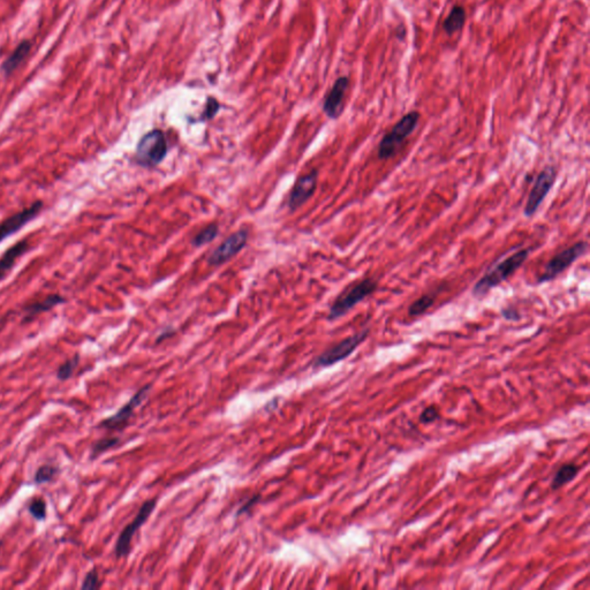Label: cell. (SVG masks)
Listing matches in <instances>:
<instances>
[{"mask_svg":"<svg viewBox=\"0 0 590 590\" xmlns=\"http://www.w3.org/2000/svg\"><path fill=\"white\" fill-rule=\"evenodd\" d=\"M442 288H443V286L438 287L437 290H435V292L423 294L419 299H416L414 302H412L411 306L408 307V315L412 317H418L423 315L435 304L436 297H437L438 293H440Z\"/></svg>","mask_w":590,"mask_h":590,"instance_id":"ac0fdd59","label":"cell"},{"mask_svg":"<svg viewBox=\"0 0 590 590\" xmlns=\"http://www.w3.org/2000/svg\"><path fill=\"white\" fill-rule=\"evenodd\" d=\"M247 241V230L235 232L212 251L208 258V263L210 265H224L225 262L230 261L232 258H234L235 255L240 253L245 248Z\"/></svg>","mask_w":590,"mask_h":590,"instance_id":"8fae6325","label":"cell"},{"mask_svg":"<svg viewBox=\"0 0 590 590\" xmlns=\"http://www.w3.org/2000/svg\"><path fill=\"white\" fill-rule=\"evenodd\" d=\"M30 50H31V42L28 39H24L17 46V49L14 50L13 53L10 55L8 58L3 62L1 69L6 76H10L15 69L21 65V62L29 55Z\"/></svg>","mask_w":590,"mask_h":590,"instance_id":"9a60e30c","label":"cell"},{"mask_svg":"<svg viewBox=\"0 0 590 590\" xmlns=\"http://www.w3.org/2000/svg\"><path fill=\"white\" fill-rule=\"evenodd\" d=\"M502 316L507 321H519L521 318V315L514 308H505V309H503Z\"/></svg>","mask_w":590,"mask_h":590,"instance_id":"f1b7e54d","label":"cell"},{"mask_svg":"<svg viewBox=\"0 0 590 590\" xmlns=\"http://www.w3.org/2000/svg\"><path fill=\"white\" fill-rule=\"evenodd\" d=\"M64 302H65V299L58 295V294L49 295L45 299H43V300L37 301V302H34V304L27 306L23 309V311H24V320L27 321L34 318L36 315L49 311V310L52 309L55 307L64 304Z\"/></svg>","mask_w":590,"mask_h":590,"instance_id":"2e32d148","label":"cell"},{"mask_svg":"<svg viewBox=\"0 0 590 590\" xmlns=\"http://www.w3.org/2000/svg\"><path fill=\"white\" fill-rule=\"evenodd\" d=\"M349 87V78L340 76L337 78L332 89L326 95L323 103V111L330 119H338L344 110V99Z\"/></svg>","mask_w":590,"mask_h":590,"instance_id":"4fadbf2b","label":"cell"},{"mask_svg":"<svg viewBox=\"0 0 590 590\" xmlns=\"http://www.w3.org/2000/svg\"><path fill=\"white\" fill-rule=\"evenodd\" d=\"M43 206L44 204L42 201H36L31 206H27L26 209L15 212L6 219H3V222L0 223V242H3L10 235L15 234L28 223L33 222L34 219L37 218V216L42 211Z\"/></svg>","mask_w":590,"mask_h":590,"instance_id":"30bf717a","label":"cell"},{"mask_svg":"<svg viewBox=\"0 0 590 590\" xmlns=\"http://www.w3.org/2000/svg\"><path fill=\"white\" fill-rule=\"evenodd\" d=\"M579 470H580V467L577 466L575 463H566L564 466H561L552 479V490H558L561 486H566L568 483L572 482L579 474Z\"/></svg>","mask_w":590,"mask_h":590,"instance_id":"d6986e66","label":"cell"},{"mask_svg":"<svg viewBox=\"0 0 590 590\" xmlns=\"http://www.w3.org/2000/svg\"><path fill=\"white\" fill-rule=\"evenodd\" d=\"M28 249L29 242L21 240L3 253V256L0 258V281L6 277L7 274L13 269L17 258H21Z\"/></svg>","mask_w":590,"mask_h":590,"instance_id":"5bb4252c","label":"cell"},{"mask_svg":"<svg viewBox=\"0 0 590 590\" xmlns=\"http://www.w3.org/2000/svg\"><path fill=\"white\" fill-rule=\"evenodd\" d=\"M167 141L163 132L153 129L141 137L135 153V162L143 167H155L167 155Z\"/></svg>","mask_w":590,"mask_h":590,"instance_id":"277c9868","label":"cell"},{"mask_svg":"<svg viewBox=\"0 0 590 590\" xmlns=\"http://www.w3.org/2000/svg\"><path fill=\"white\" fill-rule=\"evenodd\" d=\"M317 176H318V172L314 170L306 176L299 178L297 183L294 185L293 190L290 192L288 202H287V206L290 212L299 209L308 199H311V196L316 192Z\"/></svg>","mask_w":590,"mask_h":590,"instance_id":"7c38bea8","label":"cell"},{"mask_svg":"<svg viewBox=\"0 0 590 590\" xmlns=\"http://www.w3.org/2000/svg\"><path fill=\"white\" fill-rule=\"evenodd\" d=\"M420 112L411 111L401 118L400 120L391 128V131L385 134L379 146V158L381 160H391L395 157L404 144V141L411 136L418 127L420 121Z\"/></svg>","mask_w":590,"mask_h":590,"instance_id":"7a4b0ae2","label":"cell"},{"mask_svg":"<svg viewBox=\"0 0 590 590\" xmlns=\"http://www.w3.org/2000/svg\"><path fill=\"white\" fill-rule=\"evenodd\" d=\"M78 363H80V356L76 354L73 358L66 360L64 363L59 365L56 372L58 381H65L71 379L74 372H76V368H78Z\"/></svg>","mask_w":590,"mask_h":590,"instance_id":"7402d4cb","label":"cell"},{"mask_svg":"<svg viewBox=\"0 0 590 590\" xmlns=\"http://www.w3.org/2000/svg\"><path fill=\"white\" fill-rule=\"evenodd\" d=\"M119 443H120V438L117 437V436H108V437H103L101 440H96L95 443L92 444L89 459H97L99 456L105 454L106 451L111 450L113 447L119 445Z\"/></svg>","mask_w":590,"mask_h":590,"instance_id":"44dd1931","label":"cell"},{"mask_svg":"<svg viewBox=\"0 0 590 590\" xmlns=\"http://www.w3.org/2000/svg\"><path fill=\"white\" fill-rule=\"evenodd\" d=\"M260 499H261V495H260V493L253 496L251 498L248 499L247 502H246L245 504L239 509L237 515L239 517V515L244 514V513L249 512V511H251V510L253 509V507H254L258 502H260Z\"/></svg>","mask_w":590,"mask_h":590,"instance_id":"83f0119b","label":"cell"},{"mask_svg":"<svg viewBox=\"0 0 590 590\" xmlns=\"http://www.w3.org/2000/svg\"><path fill=\"white\" fill-rule=\"evenodd\" d=\"M156 505V499H149L147 502H144L143 505L141 506L140 511L137 513L136 517L134 518L133 521L131 524H128L122 529V532L119 535L117 543H115V557H127L128 554L131 552L132 540H133L134 535L136 534L137 531L147 522L148 519L150 517L151 513L153 512V510H155Z\"/></svg>","mask_w":590,"mask_h":590,"instance_id":"ba28073f","label":"cell"},{"mask_svg":"<svg viewBox=\"0 0 590 590\" xmlns=\"http://www.w3.org/2000/svg\"><path fill=\"white\" fill-rule=\"evenodd\" d=\"M440 418V412H438L437 407L430 406V407L426 408L421 413L420 422L424 424L433 423V422L437 421Z\"/></svg>","mask_w":590,"mask_h":590,"instance_id":"4316f807","label":"cell"},{"mask_svg":"<svg viewBox=\"0 0 590 590\" xmlns=\"http://www.w3.org/2000/svg\"><path fill=\"white\" fill-rule=\"evenodd\" d=\"M556 179H557V170L554 165H547L541 172L538 173V176L535 179L534 186L529 192L525 210H524V215L527 218H532L533 216L538 212V208L541 206L542 203L545 202V197L552 190Z\"/></svg>","mask_w":590,"mask_h":590,"instance_id":"52a82bcc","label":"cell"},{"mask_svg":"<svg viewBox=\"0 0 590 590\" xmlns=\"http://www.w3.org/2000/svg\"><path fill=\"white\" fill-rule=\"evenodd\" d=\"M466 23V10L461 5L452 7L443 23V29L447 35H454L463 29Z\"/></svg>","mask_w":590,"mask_h":590,"instance_id":"e0dca14e","label":"cell"},{"mask_svg":"<svg viewBox=\"0 0 590 590\" xmlns=\"http://www.w3.org/2000/svg\"><path fill=\"white\" fill-rule=\"evenodd\" d=\"M218 233V225L211 224V225L206 226V229H203L202 231L199 232V233L195 235V238L192 239V244L195 246V247H202V246L213 241V240L217 238Z\"/></svg>","mask_w":590,"mask_h":590,"instance_id":"603a6c76","label":"cell"},{"mask_svg":"<svg viewBox=\"0 0 590 590\" xmlns=\"http://www.w3.org/2000/svg\"><path fill=\"white\" fill-rule=\"evenodd\" d=\"M59 474H60V468L58 466L53 465V463H45V465H42L37 468L36 472L34 474V482L38 486L52 482Z\"/></svg>","mask_w":590,"mask_h":590,"instance_id":"ffe728a7","label":"cell"},{"mask_svg":"<svg viewBox=\"0 0 590 590\" xmlns=\"http://www.w3.org/2000/svg\"><path fill=\"white\" fill-rule=\"evenodd\" d=\"M3 548V542L0 541V550Z\"/></svg>","mask_w":590,"mask_h":590,"instance_id":"f546056e","label":"cell"},{"mask_svg":"<svg viewBox=\"0 0 590 590\" xmlns=\"http://www.w3.org/2000/svg\"><path fill=\"white\" fill-rule=\"evenodd\" d=\"M379 283L375 278L368 277L358 281L337 297L332 306L330 307L328 320L336 321L351 311L360 302L370 297L377 290Z\"/></svg>","mask_w":590,"mask_h":590,"instance_id":"3957f363","label":"cell"},{"mask_svg":"<svg viewBox=\"0 0 590 590\" xmlns=\"http://www.w3.org/2000/svg\"><path fill=\"white\" fill-rule=\"evenodd\" d=\"M368 336L369 329H365L353 336L347 337L340 343L326 349L320 356H317L316 360L314 361V368H326L347 359L351 354L356 352V349L368 338Z\"/></svg>","mask_w":590,"mask_h":590,"instance_id":"8992f818","label":"cell"},{"mask_svg":"<svg viewBox=\"0 0 590 590\" xmlns=\"http://www.w3.org/2000/svg\"><path fill=\"white\" fill-rule=\"evenodd\" d=\"M587 251L588 242L586 241L575 242L571 247L559 251L547 263L545 270L538 278L536 283L545 284V283L554 281L558 276H561L563 272L568 270V267L573 265L579 258H582Z\"/></svg>","mask_w":590,"mask_h":590,"instance_id":"5b68a950","label":"cell"},{"mask_svg":"<svg viewBox=\"0 0 590 590\" xmlns=\"http://www.w3.org/2000/svg\"><path fill=\"white\" fill-rule=\"evenodd\" d=\"M529 253L531 251L528 248H522L493 265L486 274H483L482 278H479V281H476L472 290L473 297L477 300H481L486 297L493 288L502 285L510 277H512L513 274L527 261Z\"/></svg>","mask_w":590,"mask_h":590,"instance_id":"6da1fadb","label":"cell"},{"mask_svg":"<svg viewBox=\"0 0 590 590\" xmlns=\"http://www.w3.org/2000/svg\"><path fill=\"white\" fill-rule=\"evenodd\" d=\"M219 103L217 99H215L213 97L208 98V101H206V108H204V111L202 113V119L203 120H210L212 118L215 117L219 111Z\"/></svg>","mask_w":590,"mask_h":590,"instance_id":"484cf974","label":"cell"},{"mask_svg":"<svg viewBox=\"0 0 590 590\" xmlns=\"http://www.w3.org/2000/svg\"><path fill=\"white\" fill-rule=\"evenodd\" d=\"M101 581H99V574H98L96 568H92L88 573L85 574L83 582L81 584L82 590H92L98 589L101 588Z\"/></svg>","mask_w":590,"mask_h":590,"instance_id":"d4e9b609","label":"cell"},{"mask_svg":"<svg viewBox=\"0 0 590 590\" xmlns=\"http://www.w3.org/2000/svg\"><path fill=\"white\" fill-rule=\"evenodd\" d=\"M150 391L151 384L144 385L143 388H141L115 414L101 420L98 423L97 428L108 431H119L125 429L127 427L128 422L133 416L135 409L147 399Z\"/></svg>","mask_w":590,"mask_h":590,"instance_id":"9c48e42d","label":"cell"},{"mask_svg":"<svg viewBox=\"0 0 590 590\" xmlns=\"http://www.w3.org/2000/svg\"><path fill=\"white\" fill-rule=\"evenodd\" d=\"M28 511L34 519H36L37 521L45 520L46 514H48L45 500L42 498L33 499L28 505Z\"/></svg>","mask_w":590,"mask_h":590,"instance_id":"cb8c5ba5","label":"cell"}]
</instances>
